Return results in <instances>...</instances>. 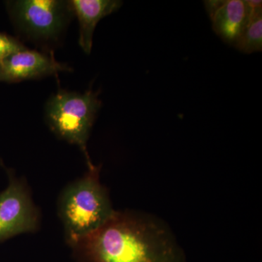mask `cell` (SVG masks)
Masks as SVG:
<instances>
[{
	"mask_svg": "<svg viewBox=\"0 0 262 262\" xmlns=\"http://www.w3.org/2000/svg\"><path fill=\"white\" fill-rule=\"evenodd\" d=\"M71 8L80 24L79 45L89 55L92 50L93 37L96 25L104 17L120 9L119 0H70Z\"/></svg>",
	"mask_w": 262,
	"mask_h": 262,
	"instance_id": "7",
	"label": "cell"
},
{
	"mask_svg": "<svg viewBox=\"0 0 262 262\" xmlns=\"http://www.w3.org/2000/svg\"><path fill=\"white\" fill-rule=\"evenodd\" d=\"M72 71L69 66L57 61L53 51L39 52L27 48L0 61V82L17 83L48 76L58 77L59 72Z\"/></svg>",
	"mask_w": 262,
	"mask_h": 262,
	"instance_id": "6",
	"label": "cell"
},
{
	"mask_svg": "<svg viewBox=\"0 0 262 262\" xmlns=\"http://www.w3.org/2000/svg\"><path fill=\"white\" fill-rule=\"evenodd\" d=\"M7 10L18 32L33 42H56L74 16L70 1L7 2Z\"/></svg>",
	"mask_w": 262,
	"mask_h": 262,
	"instance_id": "4",
	"label": "cell"
},
{
	"mask_svg": "<svg viewBox=\"0 0 262 262\" xmlns=\"http://www.w3.org/2000/svg\"><path fill=\"white\" fill-rule=\"evenodd\" d=\"M252 8L247 25L234 46L245 53L261 51L262 49V6Z\"/></svg>",
	"mask_w": 262,
	"mask_h": 262,
	"instance_id": "9",
	"label": "cell"
},
{
	"mask_svg": "<svg viewBox=\"0 0 262 262\" xmlns=\"http://www.w3.org/2000/svg\"><path fill=\"white\" fill-rule=\"evenodd\" d=\"M68 245L85 262H187L165 222L134 210L115 211L92 233Z\"/></svg>",
	"mask_w": 262,
	"mask_h": 262,
	"instance_id": "1",
	"label": "cell"
},
{
	"mask_svg": "<svg viewBox=\"0 0 262 262\" xmlns=\"http://www.w3.org/2000/svg\"><path fill=\"white\" fill-rule=\"evenodd\" d=\"M27 48L18 38L13 37L7 33L0 32V61L13 53L23 51Z\"/></svg>",
	"mask_w": 262,
	"mask_h": 262,
	"instance_id": "10",
	"label": "cell"
},
{
	"mask_svg": "<svg viewBox=\"0 0 262 262\" xmlns=\"http://www.w3.org/2000/svg\"><path fill=\"white\" fill-rule=\"evenodd\" d=\"M101 165H92L80 178L63 187L57 212L67 244L92 233L107 222L114 209L107 188L100 180Z\"/></svg>",
	"mask_w": 262,
	"mask_h": 262,
	"instance_id": "2",
	"label": "cell"
},
{
	"mask_svg": "<svg viewBox=\"0 0 262 262\" xmlns=\"http://www.w3.org/2000/svg\"><path fill=\"white\" fill-rule=\"evenodd\" d=\"M225 0H211V1H205V6H206L207 12L209 15L210 18H211L216 10L222 6Z\"/></svg>",
	"mask_w": 262,
	"mask_h": 262,
	"instance_id": "11",
	"label": "cell"
},
{
	"mask_svg": "<svg viewBox=\"0 0 262 262\" xmlns=\"http://www.w3.org/2000/svg\"><path fill=\"white\" fill-rule=\"evenodd\" d=\"M8 187L0 192V244L21 234L36 233L41 227V212L33 200L27 179L6 169Z\"/></svg>",
	"mask_w": 262,
	"mask_h": 262,
	"instance_id": "5",
	"label": "cell"
},
{
	"mask_svg": "<svg viewBox=\"0 0 262 262\" xmlns=\"http://www.w3.org/2000/svg\"><path fill=\"white\" fill-rule=\"evenodd\" d=\"M99 94L100 91L92 89L83 94L59 89L50 97L45 108V118L50 130L61 140L78 146L88 168L94 165L87 144L102 104L98 98Z\"/></svg>",
	"mask_w": 262,
	"mask_h": 262,
	"instance_id": "3",
	"label": "cell"
},
{
	"mask_svg": "<svg viewBox=\"0 0 262 262\" xmlns=\"http://www.w3.org/2000/svg\"><path fill=\"white\" fill-rule=\"evenodd\" d=\"M252 10L248 0H225L211 18L213 29L224 42L235 46Z\"/></svg>",
	"mask_w": 262,
	"mask_h": 262,
	"instance_id": "8",
	"label": "cell"
}]
</instances>
